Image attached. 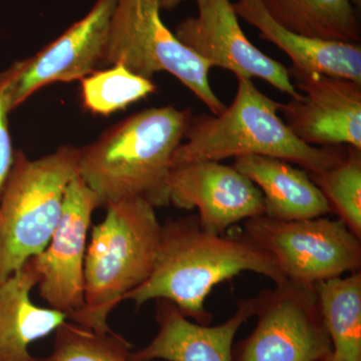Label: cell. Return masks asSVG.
I'll use <instances>...</instances> for the list:
<instances>
[{"label":"cell","mask_w":361,"mask_h":361,"mask_svg":"<svg viewBox=\"0 0 361 361\" xmlns=\"http://www.w3.org/2000/svg\"><path fill=\"white\" fill-rule=\"evenodd\" d=\"M78 158L80 148L73 146L37 160L16 151L0 196V282L51 241L66 188L78 174Z\"/></svg>","instance_id":"5"},{"label":"cell","mask_w":361,"mask_h":361,"mask_svg":"<svg viewBox=\"0 0 361 361\" xmlns=\"http://www.w3.org/2000/svg\"><path fill=\"white\" fill-rule=\"evenodd\" d=\"M234 101L219 115L192 118L185 142L176 149L171 167L231 157L260 155L281 159L317 174L336 165L346 152L338 147H314L294 135L278 116L281 104L256 87L250 78H237Z\"/></svg>","instance_id":"3"},{"label":"cell","mask_w":361,"mask_h":361,"mask_svg":"<svg viewBox=\"0 0 361 361\" xmlns=\"http://www.w3.org/2000/svg\"><path fill=\"white\" fill-rule=\"evenodd\" d=\"M159 1H160L161 9L170 11V9L175 8L176 6H179L185 0H159Z\"/></svg>","instance_id":"24"},{"label":"cell","mask_w":361,"mask_h":361,"mask_svg":"<svg viewBox=\"0 0 361 361\" xmlns=\"http://www.w3.org/2000/svg\"><path fill=\"white\" fill-rule=\"evenodd\" d=\"M159 0H116L104 63H122L151 80L166 71L219 115L226 104L209 82L211 66L190 51L166 26Z\"/></svg>","instance_id":"6"},{"label":"cell","mask_w":361,"mask_h":361,"mask_svg":"<svg viewBox=\"0 0 361 361\" xmlns=\"http://www.w3.org/2000/svg\"><path fill=\"white\" fill-rule=\"evenodd\" d=\"M300 96L281 104L285 123L310 146L351 147L361 151V84L348 78L292 68Z\"/></svg>","instance_id":"11"},{"label":"cell","mask_w":361,"mask_h":361,"mask_svg":"<svg viewBox=\"0 0 361 361\" xmlns=\"http://www.w3.org/2000/svg\"><path fill=\"white\" fill-rule=\"evenodd\" d=\"M255 329L233 361H323L332 344L315 286L287 281L256 296Z\"/></svg>","instance_id":"8"},{"label":"cell","mask_w":361,"mask_h":361,"mask_svg":"<svg viewBox=\"0 0 361 361\" xmlns=\"http://www.w3.org/2000/svg\"><path fill=\"white\" fill-rule=\"evenodd\" d=\"M198 13L180 21L177 39L211 68L231 71L237 78H258L296 99L300 92L288 68L258 49L246 37L230 0H196Z\"/></svg>","instance_id":"9"},{"label":"cell","mask_w":361,"mask_h":361,"mask_svg":"<svg viewBox=\"0 0 361 361\" xmlns=\"http://www.w3.org/2000/svg\"><path fill=\"white\" fill-rule=\"evenodd\" d=\"M233 167L245 175L260 190L265 214L273 219H312L330 211L324 195L303 169L273 157L242 155Z\"/></svg>","instance_id":"17"},{"label":"cell","mask_w":361,"mask_h":361,"mask_svg":"<svg viewBox=\"0 0 361 361\" xmlns=\"http://www.w3.org/2000/svg\"><path fill=\"white\" fill-rule=\"evenodd\" d=\"M246 271L269 278L275 285L287 281L269 254L243 230L213 234L204 231L193 216L170 220L161 225L151 274L125 300L141 307L149 300L165 299L189 319L209 325L213 315L206 310L207 297L216 285Z\"/></svg>","instance_id":"1"},{"label":"cell","mask_w":361,"mask_h":361,"mask_svg":"<svg viewBox=\"0 0 361 361\" xmlns=\"http://www.w3.org/2000/svg\"><path fill=\"white\" fill-rule=\"evenodd\" d=\"M104 208V219L92 227L85 252L84 305L70 317L97 334L113 331L108 324L111 311L148 279L161 231L156 207L144 199Z\"/></svg>","instance_id":"4"},{"label":"cell","mask_w":361,"mask_h":361,"mask_svg":"<svg viewBox=\"0 0 361 361\" xmlns=\"http://www.w3.org/2000/svg\"><path fill=\"white\" fill-rule=\"evenodd\" d=\"M169 201L184 210L198 209L204 231L224 234L241 221L264 215L263 195L233 166L201 161L171 167Z\"/></svg>","instance_id":"12"},{"label":"cell","mask_w":361,"mask_h":361,"mask_svg":"<svg viewBox=\"0 0 361 361\" xmlns=\"http://www.w3.org/2000/svg\"><path fill=\"white\" fill-rule=\"evenodd\" d=\"M149 78L130 71L122 63L96 71L82 80V104L96 115L109 116L156 92Z\"/></svg>","instance_id":"20"},{"label":"cell","mask_w":361,"mask_h":361,"mask_svg":"<svg viewBox=\"0 0 361 361\" xmlns=\"http://www.w3.org/2000/svg\"><path fill=\"white\" fill-rule=\"evenodd\" d=\"M33 257L0 282V361H32L30 346L68 319L61 311L40 307L30 298L39 284Z\"/></svg>","instance_id":"15"},{"label":"cell","mask_w":361,"mask_h":361,"mask_svg":"<svg viewBox=\"0 0 361 361\" xmlns=\"http://www.w3.org/2000/svg\"><path fill=\"white\" fill-rule=\"evenodd\" d=\"M268 14L297 35L325 42L360 44L353 0H261Z\"/></svg>","instance_id":"18"},{"label":"cell","mask_w":361,"mask_h":361,"mask_svg":"<svg viewBox=\"0 0 361 361\" xmlns=\"http://www.w3.org/2000/svg\"><path fill=\"white\" fill-rule=\"evenodd\" d=\"M353 2H355V4H358V6H360V0H353Z\"/></svg>","instance_id":"25"},{"label":"cell","mask_w":361,"mask_h":361,"mask_svg":"<svg viewBox=\"0 0 361 361\" xmlns=\"http://www.w3.org/2000/svg\"><path fill=\"white\" fill-rule=\"evenodd\" d=\"M116 6V0H96L61 37L23 59L11 87V110L47 85L82 80L94 73L104 63Z\"/></svg>","instance_id":"13"},{"label":"cell","mask_w":361,"mask_h":361,"mask_svg":"<svg viewBox=\"0 0 361 361\" xmlns=\"http://www.w3.org/2000/svg\"><path fill=\"white\" fill-rule=\"evenodd\" d=\"M238 18L257 28L259 37L284 51L297 70L348 78L361 84L360 44L325 42L297 35L277 23L261 0L233 2Z\"/></svg>","instance_id":"16"},{"label":"cell","mask_w":361,"mask_h":361,"mask_svg":"<svg viewBox=\"0 0 361 361\" xmlns=\"http://www.w3.org/2000/svg\"><path fill=\"white\" fill-rule=\"evenodd\" d=\"M242 230L289 281L315 286L360 271L361 239L339 219L283 221L260 215L246 220Z\"/></svg>","instance_id":"7"},{"label":"cell","mask_w":361,"mask_h":361,"mask_svg":"<svg viewBox=\"0 0 361 361\" xmlns=\"http://www.w3.org/2000/svg\"><path fill=\"white\" fill-rule=\"evenodd\" d=\"M99 203L82 178L75 176L63 197V210L51 241L33 257L39 273V295L68 316L84 305V266L87 233Z\"/></svg>","instance_id":"10"},{"label":"cell","mask_w":361,"mask_h":361,"mask_svg":"<svg viewBox=\"0 0 361 361\" xmlns=\"http://www.w3.org/2000/svg\"><path fill=\"white\" fill-rule=\"evenodd\" d=\"M191 118L190 109H148L80 148L78 176L96 194L99 207L137 198L156 208L170 205L171 161Z\"/></svg>","instance_id":"2"},{"label":"cell","mask_w":361,"mask_h":361,"mask_svg":"<svg viewBox=\"0 0 361 361\" xmlns=\"http://www.w3.org/2000/svg\"><path fill=\"white\" fill-rule=\"evenodd\" d=\"M323 361H332L331 358H329V360H323Z\"/></svg>","instance_id":"26"},{"label":"cell","mask_w":361,"mask_h":361,"mask_svg":"<svg viewBox=\"0 0 361 361\" xmlns=\"http://www.w3.org/2000/svg\"><path fill=\"white\" fill-rule=\"evenodd\" d=\"M23 61H16L6 70L0 71V196L13 168L14 151L8 128L11 110V87L23 68Z\"/></svg>","instance_id":"23"},{"label":"cell","mask_w":361,"mask_h":361,"mask_svg":"<svg viewBox=\"0 0 361 361\" xmlns=\"http://www.w3.org/2000/svg\"><path fill=\"white\" fill-rule=\"evenodd\" d=\"M332 361H361V273L315 285Z\"/></svg>","instance_id":"19"},{"label":"cell","mask_w":361,"mask_h":361,"mask_svg":"<svg viewBox=\"0 0 361 361\" xmlns=\"http://www.w3.org/2000/svg\"><path fill=\"white\" fill-rule=\"evenodd\" d=\"M256 306V297L240 299L232 317L209 326L191 322L174 303L158 299V334L148 345L130 353V361H233L235 336L255 315Z\"/></svg>","instance_id":"14"},{"label":"cell","mask_w":361,"mask_h":361,"mask_svg":"<svg viewBox=\"0 0 361 361\" xmlns=\"http://www.w3.org/2000/svg\"><path fill=\"white\" fill-rule=\"evenodd\" d=\"M54 334L51 355L32 361H130L132 344L115 331L97 334L66 322Z\"/></svg>","instance_id":"22"},{"label":"cell","mask_w":361,"mask_h":361,"mask_svg":"<svg viewBox=\"0 0 361 361\" xmlns=\"http://www.w3.org/2000/svg\"><path fill=\"white\" fill-rule=\"evenodd\" d=\"M310 176L329 202L330 211L361 239V151L348 147L336 165Z\"/></svg>","instance_id":"21"}]
</instances>
